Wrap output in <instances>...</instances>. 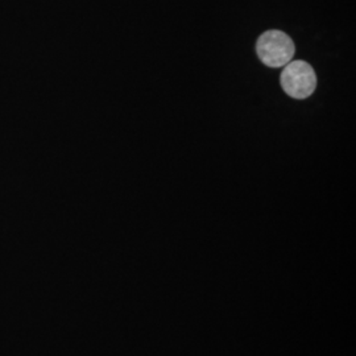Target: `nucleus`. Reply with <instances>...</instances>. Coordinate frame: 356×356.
<instances>
[{
    "mask_svg": "<svg viewBox=\"0 0 356 356\" xmlns=\"http://www.w3.org/2000/svg\"><path fill=\"white\" fill-rule=\"evenodd\" d=\"M256 51L263 64L269 67H282L292 61L296 47L286 33L270 29L257 40Z\"/></svg>",
    "mask_w": 356,
    "mask_h": 356,
    "instance_id": "obj_1",
    "label": "nucleus"
},
{
    "mask_svg": "<svg viewBox=\"0 0 356 356\" xmlns=\"http://www.w3.org/2000/svg\"><path fill=\"white\" fill-rule=\"evenodd\" d=\"M281 86L294 99H306L317 88L316 72L302 60L292 61L281 73Z\"/></svg>",
    "mask_w": 356,
    "mask_h": 356,
    "instance_id": "obj_2",
    "label": "nucleus"
}]
</instances>
